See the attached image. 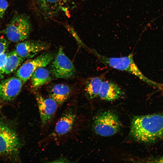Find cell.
Here are the masks:
<instances>
[{
    "instance_id": "16",
    "label": "cell",
    "mask_w": 163,
    "mask_h": 163,
    "mask_svg": "<svg viewBox=\"0 0 163 163\" xmlns=\"http://www.w3.org/2000/svg\"><path fill=\"white\" fill-rule=\"evenodd\" d=\"M103 81V78L100 76L90 78L86 81L85 91L88 97L92 99L98 97Z\"/></svg>"
},
{
    "instance_id": "5",
    "label": "cell",
    "mask_w": 163,
    "mask_h": 163,
    "mask_svg": "<svg viewBox=\"0 0 163 163\" xmlns=\"http://www.w3.org/2000/svg\"><path fill=\"white\" fill-rule=\"evenodd\" d=\"M91 52L104 64L114 69L127 72L150 85L158 86V84L148 78L139 70L134 61L133 53L126 56L109 57L101 55L94 50H91Z\"/></svg>"
},
{
    "instance_id": "6",
    "label": "cell",
    "mask_w": 163,
    "mask_h": 163,
    "mask_svg": "<svg viewBox=\"0 0 163 163\" xmlns=\"http://www.w3.org/2000/svg\"><path fill=\"white\" fill-rule=\"evenodd\" d=\"M32 29L29 16L25 14L16 13L9 23L0 33L6 35L13 42H20L27 39Z\"/></svg>"
},
{
    "instance_id": "18",
    "label": "cell",
    "mask_w": 163,
    "mask_h": 163,
    "mask_svg": "<svg viewBox=\"0 0 163 163\" xmlns=\"http://www.w3.org/2000/svg\"><path fill=\"white\" fill-rule=\"evenodd\" d=\"M9 44V42L6 39L4 38H0V55L6 51Z\"/></svg>"
},
{
    "instance_id": "1",
    "label": "cell",
    "mask_w": 163,
    "mask_h": 163,
    "mask_svg": "<svg viewBox=\"0 0 163 163\" xmlns=\"http://www.w3.org/2000/svg\"><path fill=\"white\" fill-rule=\"evenodd\" d=\"M129 136L133 140L149 143L163 137V114L135 116L131 122Z\"/></svg>"
},
{
    "instance_id": "17",
    "label": "cell",
    "mask_w": 163,
    "mask_h": 163,
    "mask_svg": "<svg viewBox=\"0 0 163 163\" xmlns=\"http://www.w3.org/2000/svg\"><path fill=\"white\" fill-rule=\"evenodd\" d=\"M51 79L49 71L44 67L36 70L31 76L32 86L37 89L50 82Z\"/></svg>"
},
{
    "instance_id": "10",
    "label": "cell",
    "mask_w": 163,
    "mask_h": 163,
    "mask_svg": "<svg viewBox=\"0 0 163 163\" xmlns=\"http://www.w3.org/2000/svg\"><path fill=\"white\" fill-rule=\"evenodd\" d=\"M41 126L47 128L53 120L59 105L52 98H46L38 93L36 94Z\"/></svg>"
},
{
    "instance_id": "19",
    "label": "cell",
    "mask_w": 163,
    "mask_h": 163,
    "mask_svg": "<svg viewBox=\"0 0 163 163\" xmlns=\"http://www.w3.org/2000/svg\"><path fill=\"white\" fill-rule=\"evenodd\" d=\"M8 5L6 0H0V18H2Z\"/></svg>"
},
{
    "instance_id": "15",
    "label": "cell",
    "mask_w": 163,
    "mask_h": 163,
    "mask_svg": "<svg viewBox=\"0 0 163 163\" xmlns=\"http://www.w3.org/2000/svg\"><path fill=\"white\" fill-rule=\"evenodd\" d=\"M24 59L19 56L15 50L7 53L5 63L0 71V76L8 74L13 72Z\"/></svg>"
},
{
    "instance_id": "12",
    "label": "cell",
    "mask_w": 163,
    "mask_h": 163,
    "mask_svg": "<svg viewBox=\"0 0 163 163\" xmlns=\"http://www.w3.org/2000/svg\"><path fill=\"white\" fill-rule=\"evenodd\" d=\"M23 82L19 78L12 77L0 83V98L9 101L14 99L20 92Z\"/></svg>"
},
{
    "instance_id": "14",
    "label": "cell",
    "mask_w": 163,
    "mask_h": 163,
    "mask_svg": "<svg viewBox=\"0 0 163 163\" xmlns=\"http://www.w3.org/2000/svg\"><path fill=\"white\" fill-rule=\"evenodd\" d=\"M72 90L68 85L59 84L54 85L49 92L50 97L53 99L59 105L64 103L69 97Z\"/></svg>"
},
{
    "instance_id": "4",
    "label": "cell",
    "mask_w": 163,
    "mask_h": 163,
    "mask_svg": "<svg viewBox=\"0 0 163 163\" xmlns=\"http://www.w3.org/2000/svg\"><path fill=\"white\" fill-rule=\"evenodd\" d=\"M22 144L15 130L0 120V158L16 159Z\"/></svg>"
},
{
    "instance_id": "2",
    "label": "cell",
    "mask_w": 163,
    "mask_h": 163,
    "mask_svg": "<svg viewBox=\"0 0 163 163\" xmlns=\"http://www.w3.org/2000/svg\"><path fill=\"white\" fill-rule=\"evenodd\" d=\"M80 2V0H32V7L39 19L46 21L62 15L68 16L77 9Z\"/></svg>"
},
{
    "instance_id": "20",
    "label": "cell",
    "mask_w": 163,
    "mask_h": 163,
    "mask_svg": "<svg viewBox=\"0 0 163 163\" xmlns=\"http://www.w3.org/2000/svg\"><path fill=\"white\" fill-rule=\"evenodd\" d=\"M7 55V53H5L0 55V71L5 63Z\"/></svg>"
},
{
    "instance_id": "8",
    "label": "cell",
    "mask_w": 163,
    "mask_h": 163,
    "mask_svg": "<svg viewBox=\"0 0 163 163\" xmlns=\"http://www.w3.org/2000/svg\"><path fill=\"white\" fill-rule=\"evenodd\" d=\"M54 58V55L51 53L40 55L23 63L17 70L16 75L23 83H25L36 70L46 66L53 60Z\"/></svg>"
},
{
    "instance_id": "13",
    "label": "cell",
    "mask_w": 163,
    "mask_h": 163,
    "mask_svg": "<svg viewBox=\"0 0 163 163\" xmlns=\"http://www.w3.org/2000/svg\"><path fill=\"white\" fill-rule=\"evenodd\" d=\"M124 93L116 84L108 80L103 81L98 97L101 99L112 101L123 97Z\"/></svg>"
},
{
    "instance_id": "3",
    "label": "cell",
    "mask_w": 163,
    "mask_h": 163,
    "mask_svg": "<svg viewBox=\"0 0 163 163\" xmlns=\"http://www.w3.org/2000/svg\"><path fill=\"white\" fill-rule=\"evenodd\" d=\"M77 120V108L72 105L66 107L56 123L53 130L43 139L41 144L58 142L67 138L76 129Z\"/></svg>"
},
{
    "instance_id": "21",
    "label": "cell",
    "mask_w": 163,
    "mask_h": 163,
    "mask_svg": "<svg viewBox=\"0 0 163 163\" xmlns=\"http://www.w3.org/2000/svg\"><path fill=\"white\" fill-rule=\"evenodd\" d=\"M157 162L158 163H163V156L161 157L156 160Z\"/></svg>"
},
{
    "instance_id": "11",
    "label": "cell",
    "mask_w": 163,
    "mask_h": 163,
    "mask_svg": "<svg viewBox=\"0 0 163 163\" xmlns=\"http://www.w3.org/2000/svg\"><path fill=\"white\" fill-rule=\"evenodd\" d=\"M50 46L48 43L40 40H24L16 45L15 51L21 57L30 58L40 52L48 49Z\"/></svg>"
},
{
    "instance_id": "9",
    "label": "cell",
    "mask_w": 163,
    "mask_h": 163,
    "mask_svg": "<svg viewBox=\"0 0 163 163\" xmlns=\"http://www.w3.org/2000/svg\"><path fill=\"white\" fill-rule=\"evenodd\" d=\"M52 74L57 78H68L74 75L75 67L71 60L65 55L60 47L50 66Z\"/></svg>"
},
{
    "instance_id": "7",
    "label": "cell",
    "mask_w": 163,
    "mask_h": 163,
    "mask_svg": "<svg viewBox=\"0 0 163 163\" xmlns=\"http://www.w3.org/2000/svg\"><path fill=\"white\" fill-rule=\"evenodd\" d=\"M121 124L115 113L110 111L101 113L95 118L93 128L97 134L103 136H112L120 130Z\"/></svg>"
}]
</instances>
